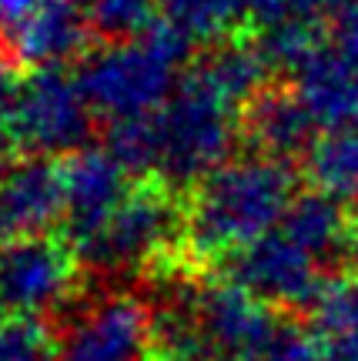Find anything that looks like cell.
I'll return each mask as SVG.
<instances>
[{"mask_svg": "<svg viewBox=\"0 0 358 361\" xmlns=\"http://www.w3.org/2000/svg\"><path fill=\"white\" fill-rule=\"evenodd\" d=\"M241 117L238 104L184 71L178 90L157 111L107 130V151L134 178H157L188 194L231 161L234 144L244 137Z\"/></svg>", "mask_w": 358, "mask_h": 361, "instance_id": "1", "label": "cell"}, {"mask_svg": "<svg viewBox=\"0 0 358 361\" xmlns=\"http://www.w3.org/2000/svg\"><path fill=\"white\" fill-rule=\"evenodd\" d=\"M298 197L292 161L231 157L188 191V264L217 268L225 258L275 231Z\"/></svg>", "mask_w": 358, "mask_h": 361, "instance_id": "2", "label": "cell"}, {"mask_svg": "<svg viewBox=\"0 0 358 361\" xmlns=\"http://www.w3.org/2000/svg\"><path fill=\"white\" fill-rule=\"evenodd\" d=\"M80 264L111 278L188 268V194L157 178H138L128 197L77 245Z\"/></svg>", "mask_w": 358, "mask_h": 361, "instance_id": "3", "label": "cell"}, {"mask_svg": "<svg viewBox=\"0 0 358 361\" xmlns=\"http://www.w3.org/2000/svg\"><path fill=\"white\" fill-rule=\"evenodd\" d=\"M188 64L191 40L171 24H154L141 37L88 54L77 71V87L94 117H107L114 128L157 111L178 90Z\"/></svg>", "mask_w": 358, "mask_h": 361, "instance_id": "4", "label": "cell"}, {"mask_svg": "<svg viewBox=\"0 0 358 361\" xmlns=\"http://www.w3.org/2000/svg\"><path fill=\"white\" fill-rule=\"evenodd\" d=\"M217 271L228 284L248 291L261 305L282 314H294V311L315 314L335 281H342V274H335L325 261L315 258L282 224L244 251L225 258Z\"/></svg>", "mask_w": 358, "mask_h": 361, "instance_id": "5", "label": "cell"}, {"mask_svg": "<svg viewBox=\"0 0 358 361\" xmlns=\"http://www.w3.org/2000/svg\"><path fill=\"white\" fill-rule=\"evenodd\" d=\"M61 361H157L154 305L128 291L84 305L61 338Z\"/></svg>", "mask_w": 358, "mask_h": 361, "instance_id": "6", "label": "cell"}, {"mask_svg": "<svg viewBox=\"0 0 358 361\" xmlns=\"http://www.w3.org/2000/svg\"><path fill=\"white\" fill-rule=\"evenodd\" d=\"M80 284V258L71 241L47 234L0 245V308L34 318L71 301Z\"/></svg>", "mask_w": 358, "mask_h": 361, "instance_id": "7", "label": "cell"}, {"mask_svg": "<svg viewBox=\"0 0 358 361\" xmlns=\"http://www.w3.org/2000/svg\"><path fill=\"white\" fill-rule=\"evenodd\" d=\"M94 130V111L77 87V78L40 71L13 94V137L37 154H77Z\"/></svg>", "mask_w": 358, "mask_h": 361, "instance_id": "8", "label": "cell"}, {"mask_svg": "<svg viewBox=\"0 0 358 361\" xmlns=\"http://www.w3.org/2000/svg\"><path fill=\"white\" fill-rule=\"evenodd\" d=\"M318 128H345L358 121V13L325 27L318 47L292 74Z\"/></svg>", "mask_w": 358, "mask_h": 361, "instance_id": "9", "label": "cell"}, {"mask_svg": "<svg viewBox=\"0 0 358 361\" xmlns=\"http://www.w3.org/2000/svg\"><path fill=\"white\" fill-rule=\"evenodd\" d=\"M67 214L64 168L47 157L0 171V241L37 238Z\"/></svg>", "mask_w": 358, "mask_h": 361, "instance_id": "10", "label": "cell"}, {"mask_svg": "<svg viewBox=\"0 0 358 361\" xmlns=\"http://www.w3.org/2000/svg\"><path fill=\"white\" fill-rule=\"evenodd\" d=\"M64 180L67 241L77 245L128 197V191L134 188L138 178L111 151H77L64 164Z\"/></svg>", "mask_w": 358, "mask_h": 361, "instance_id": "11", "label": "cell"}, {"mask_svg": "<svg viewBox=\"0 0 358 361\" xmlns=\"http://www.w3.org/2000/svg\"><path fill=\"white\" fill-rule=\"evenodd\" d=\"M244 137L255 154L292 161L294 154L311 151L315 137V117L308 114L294 87H265L255 101L244 107Z\"/></svg>", "mask_w": 358, "mask_h": 361, "instance_id": "12", "label": "cell"}, {"mask_svg": "<svg viewBox=\"0 0 358 361\" xmlns=\"http://www.w3.org/2000/svg\"><path fill=\"white\" fill-rule=\"evenodd\" d=\"M88 34H90V24L80 4H74V0H51L24 27L20 51H24L27 61L61 64L67 57H74L77 51H84Z\"/></svg>", "mask_w": 358, "mask_h": 361, "instance_id": "13", "label": "cell"}, {"mask_svg": "<svg viewBox=\"0 0 358 361\" xmlns=\"http://www.w3.org/2000/svg\"><path fill=\"white\" fill-rule=\"evenodd\" d=\"M165 24L191 44H217V40L241 37L244 20H251V0H157Z\"/></svg>", "mask_w": 358, "mask_h": 361, "instance_id": "14", "label": "cell"}, {"mask_svg": "<svg viewBox=\"0 0 358 361\" xmlns=\"http://www.w3.org/2000/svg\"><path fill=\"white\" fill-rule=\"evenodd\" d=\"M308 178L315 188L335 197H358V121L332 128L305 154Z\"/></svg>", "mask_w": 358, "mask_h": 361, "instance_id": "15", "label": "cell"}, {"mask_svg": "<svg viewBox=\"0 0 358 361\" xmlns=\"http://www.w3.org/2000/svg\"><path fill=\"white\" fill-rule=\"evenodd\" d=\"M94 37L107 44L134 40L157 24V0H80Z\"/></svg>", "mask_w": 358, "mask_h": 361, "instance_id": "16", "label": "cell"}, {"mask_svg": "<svg viewBox=\"0 0 358 361\" xmlns=\"http://www.w3.org/2000/svg\"><path fill=\"white\" fill-rule=\"evenodd\" d=\"M0 361H61V338L40 318L11 314L0 322Z\"/></svg>", "mask_w": 358, "mask_h": 361, "instance_id": "17", "label": "cell"}, {"mask_svg": "<svg viewBox=\"0 0 358 361\" xmlns=\"http://www.w3.org/2000/svg\"><path fill=\"white\" fill-rule=\"evenodd\" d=\"M315 322L321 335L358 331V274H345L342 281H335V288L315 311Z\"/></svg>", "mask_w": 358, "mask_h": 361, "instance_id": "18", "label": "cell"}, {"mask_svg": "<svg viewBox=\"0 0 358 361\" xmlns=\"http://www.w3.org/2000/svg\"><path fill=\"white\" fill-rule=\"evenodd\" d=\"M318 361H358V331L318 335Z\"/></svg>", "mask_w": 358, "mask_h": 361, "instance_id": "19", "label": "cell"}, {"mask_svg": "<svg viewBox=\"0 0 358 361\" xmlns=\"http://www.w3.org/2000/svg\"><path fill=\"white\" fill-rule=\"evenodd\" d=\"M352 258L358 261V211H352Z\"/></svg>", "mask_w": 358, "mask_h": 361, "instance_id": "20", "label": "cell"}]
</instances>
